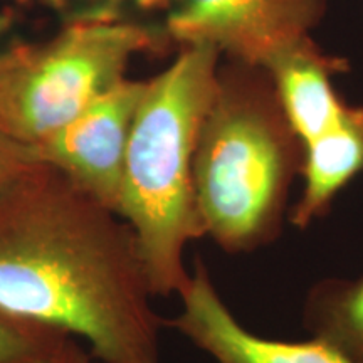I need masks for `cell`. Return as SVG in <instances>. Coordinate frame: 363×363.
<instances>
[{
  "label": "cell",
  "instance_id": "6da1fadb",
  "mask_svg": "<svg viewBox=\"0 0 363 363\" xmlns=\"http://www.w3.org/2000/svg\"><path fill=\"white\" fill-rule=\"evenodd\" d=\"M153 298L130 225L65 175L35 163L0 201V310L101 363H160Z\"/></svg>",
  "mask_w": 363,
  "mask_h": 363
},
{
  "label": "cell",
  "instance_id": "7a4b0ae2",
  "mask_svg": "<svg viewBox=\"0 0 363 363\" xmlns=\"http://www.w3.org/2000/svg\"><path fill=\"white\" fill-rule=\"evenodd\" d=\"M303 158L269 72L222 57L194 155L203 238L230 256L278 240Z\"/></svg>",
  "mask_w": 363,
  "mask_h": 363
},
{
  "label": "cell",
  "instance_id": "3957f363",
  "mask_svg": "<svg viewBox=\"0 0 363 363\" xmlns=\"http://www.w3.org/2000/svg\"><path fill=\"white\" fill-rule=\"evenodd\" d=\"M220 61L214 45H182L147 79L131 125L118 216L133 230L155 298L179 296L190 278L185 249L203 238L194 155Z\"/></svg>",
  "mask_w": 363,
  "mask_h": 363
},
{
  "label": "cell",
  "instance_id": "277c9868",
  "mask_svg": "<svg viewBox=\"0 0 363 363\" xmlns=\"http://www.w3.org/2000/svg\"><path fill=\"white\" fill-rule=\"evenodd\" d=\"M170 43L165 29L128 19L61 22L43 43L0 52V130L24 147L43 142L126 78L136 54Z\"/></svg>",
  "mask_w": 363,
  "mask_h": 363
},
{
  "label": "cell",
  "instance_id": "5b68a950",
  "mask_svg": "<svg viewBox=\"0 0 363 363\" xmlns=\"http://www.w3.org/2000/svg\"><path fill=\"white\" fill-rule=\"evenodd\" d=\"M326 0H177L163 29L170 43L214 45L229 61L266 67L311 39Z\"/></svg>",
  "mask_w": 363,
  "mask_h": 363
},
{
  "label": "cell",
  "instance_id": "8992f818",
  "mask_svg": "<svg viewBox=\"0 0 363 363\" xmlns=\"http://www.w3.org/2000/svg\"><path fill=\"white\" fill-rule=\"evenodd\" d=\"M145 86L147 79L123 78L27 152L118 214L126 147Z\"/></svg>",
  "mask_w": 363,
  "mask_h": 363
},
{
  "label": "cell",
  "instance_id": "52a82bcc",
  "mask_svg": "<svg viewBox=\"0 0 363 363\" xmlns=\"http://www.w3.org/2000/svg\"><path fill=\"white\" fill-rule=\"evenodd\" d=\"M179 298L180 311L165 320V326L216 363H357L318 338L286 342L247 330L225 305L206 262L199 257Z\"/></svg>",
  "mask_w": 363,
  "mask_h": 363
},
{
  "label": "cell",
  "instance_id": "ba28073f",
  "mask_svg": "<svg viewBox=\"0 0 363 363\" xmlns=\"http://www.w3.org/2000/svg\"><path fill=\"white\" fill-rule=\"evenodd\" d=\"M264 69L303 145L335 128L350 106L331 84V76L348 69L347 61L321 51L313 38L272 59Z\"/></svg>",
  "mask_w": 363,
  "mask_h": 363
},
{
  "label": "cell",
  "instance_id": "9c48e42d",
  "mask_svg": "<svg viewBox=\"0 0 363 363\" xmlns=\"http://www.w3.org/2000/svg\"><path fill=\"white\" fill-rule=\"evenodd\" d=\"M363 174V108L348 106L342 121L305 145L303 190L288 222L305 230L323 219L337 195Z\"/></svg>",
  "mask_w": 363,
  "mask_h": 363
},
{
  "label": "cell",
  "instance_id": "30bf717a",
  "mask_svg": "<svg viewBox=\"0 0 363 363\" xmlns=\"http://www.w3.org/2000/svg\"><path fill=\"white\" fill-rule=\"evenodd\" d=\"M303 326L310 337L363 363V274L316 281L303 303Z\"/></svg>",
  "mask_w": 363,
  "mask_h": 363
},
{
  "label": "cell",
  "instance_id": "8fae6325",
  "mask_svg": "<svg viewBox=\"0 0 363 363\" xmlns=\"http://www.w3.org/2000/svg\"><path fill=\"white\" fill-rule=\"evenodd\" d=\"M78 340L0 310V363H45Z\"/></svg>",
  "mask_w": 363,
  "mask_h": 363
},
{
  "label": "cell",
  "instance_id": "7c38bea8",
  "mask_svg": "<svg viewBox=\"0 0 363 363\" xmlns=\"http://www.w3.org/2000/svg\"><path fill=\"white\" fill-rule=\"evenodd\" d=\"M56 13L61 22L91 19H128L130 9L174 6L177 0H35Z\"/></svg>",
  "mask_w": 363,
  "mask_h": 363
},
{
  "label": "cell",
  "instance_id": "4fadbf2b",
  "mask_svg": "<svg viewBox=\"0 0 363 363\" xmlns=\"http://www.w3.org/2000/svg\"><path fill=\"white\" fill-rule=\"evenodd\" d=\"M35 163L24 145L0 130V201L21 184Z\"/></svg>",
  "mask_w": 363,
  "mask_h": 363
},
{
  "label": "cell",
  "instance_id": "5bb4252c",
  "mask_svg": "<svg viewBox=\"0 0 363 363\" xmlns=\"http://www.w3.org/2000/svg\"><path fill=\"white\" fill-rule=\"evenodd\" d=\"M45 363H101L98 362L91 353L88 352V348H84L83 345H79V342H76L74 345H71L67 350H65L61 355H57L52 360L45 362Z\"/></svg>",
  "mask_w": 363,
  "mask_h": 363
}]
</instances>
